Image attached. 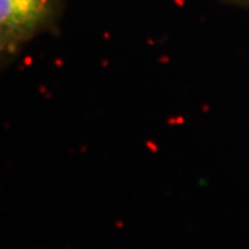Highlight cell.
Wrapping results in <instances>:
<instances>
[{
    "label": "cell",
    "instance_id": "obj_1",
    "mask_svg": "<svg viewBox=\"0 0 249 249\" xmlns=\"http://www.w3.org/2000/svg\"><path fill=\"white\" fill-rule=\"evenodd\" d=\"M61 11V0H0V53L11 60L35 36L50 31Z\"/></svg>",
    "mask_w": 249,
    "mask_h": 249
},
{
    "label": "cell",
    "instance_id": "obj_2",
    "mask_svg": "<svg viewBox=\"0 0 249 249\" xmlns=\"http://www.w3.org/2000/svg\"><path fill=\"white\" fill-rule=\"evenodd\" d=\"M223 1L230 3V4H235V6H240V7L249 9V0H223Z\"/></svg>",
    "mask_w": 249,
    "mask_h": 249
}]
</instances>
